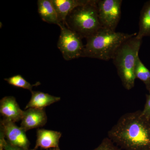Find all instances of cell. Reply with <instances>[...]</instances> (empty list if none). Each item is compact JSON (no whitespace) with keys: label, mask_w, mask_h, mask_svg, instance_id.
Here are the masks:
<instances>
[{"label":"cell","mask_w":150,"mask_h":150,"mask_svg":"<svg viewBox=\"0 0 150 150\" xmlns=\"http://www.w3.org/2000/svg\"><path fill=\"white\" fill-rule=\"evenodd\" d=\"M31 97L25 109L29 108L44 109L55 103L60 101L61 97L54 96L39 91L31 92Z\"/></svg>","instance_id":"12"},{"label":"cell","mask_w":150,"mask_h":150,"mask_svg":"<svg viewBox=\"0 0 150 150\" xmlns=\"http://www.w3.org/2000/svg\"><path fill=\"white\" fill-rule=\"evenodd\" d=\"M135 76L136 79L144 83L147 90L150 93V71L143 64L139 57L137 59L135 67Z\"/></svg>","instance_id":"15"},{"label":"cell","mask_w":150,"mask_h":150,"mask_svg":"<svg viewBox=\"0 0 150 150\" xmlns=\"http://www.w3.org/2000/svg\"><path fill=\"white\" fill-rule=\"evenodd\" d=\"M6 139L2 129L0 128V150H4V144Z\"/></svg>","instance_id":"20"},{"label":"cell","mask_w":150,"mask_h":150,"mask_svg":"<svg viewBox=\"0 0 150 150\" xmlns=\"http://www.w3.org/2000/svg\"><path fill=\"white\" fill-rule=\"evenodd\" d=\"M146 100L144 109L141 110L142 115L148 119H150V93L146 94Z\"/></svg>","instance_id":"18"},{"label":"cell","mask_w":150,"mask_h":150,"mask_svg":"<svg viewBox=\"0 0 150 150\" xmlns=\"http://www.w3.org/2000/svg\"><path fill=\"white\" fill-rule=\"evenodd\" d=\"M93 150H121L108 137L104 138L100 144Z\"/></svg>","instance_id":"17"},{"label":"cell","mask_w":150,"mask_h":150,"mask_svg":"<svg viewBox=\"0 0 150 150\" xmlns=\"http://www.w3.org/2000/svg\"><path fill=\"white\" fill-rule=\"evenodd\" d=\"M36 132L37 139L33 149L36 150L38 148L45 150L60 149L59 141L62 136L61 132L44 129H38Z\"/></svg>","instance_id":"10"},{"label":"cell","mask_w":150,"mask_h":150,"mask_svg":"<svg viewBox=\"0 0 150 150\" xmlns=\"http://www.w3.org/2000/svg\"><path fill=\"white\" fill-rule=\"evenodd\" d=\"M90 0H51L56 10L60 23L66 24L68 16L75 8L87 4Z\"/></svg>","instance_id":"11"},{"label":"cell","mask_w":150,"mask_h":150,"mask_svg":"<svg viewBox=\"0 0 150 150\" xmlns=\"http://www.w3.org/2000/svg\"><path fill=\"white\" fill-rule=\"evenodd\" d=\"M97 0H90L87 4L79 6L67 16L66 25L80 37H90L101 28L98 15Z\"/></svg>","instance_id":"4"},{"label":"cell","mask_w":150,"mask_h":150,"mask_svg":"<svg viewBox=\"0 0 150 150\" xmlns=\"http://www.w3.org/2000/svg\"><path fill=\"white\" fill-rule=\"evenodd\" d=\"M4 150H34V149H24L22 148L14 146H12L5 140L4 144Z\"/></svg>","instance_id":"19"},{"label":"cell","mask_w":150,"mask_h":150,"mask_svg":"<svg viewBox=\"0 0 150 150\" xmlns=\"http://www.w3.org/2000/svg\"><path fill=\"white\" fill-rule=\"evenodd\" d=\"M150 36V1L144 5L139 21V30L136 35L137 38L142 39L145 36Z\"/></svg>","instance_id":"14"},{"label":"cell","mask_w":150,"mask_h":150,"mask_svg":"<svg viewBox=\"0 0 150 150\" xmlns=\"http://www.w3.org/2000/svg\"><path fill=\"white\" fill-rule=\"evenodd\" d=\"M38 12L43 21L49 23L59 25L58 15L51 0L38 1Z\"/></svg>","instance_id":"13"},{"label":"cell","mask_w":150,"mask_h":150,"mask_svg":"<svg viewBox=\"0 0 150 150\" xmlns=\"http://www.w3.org/2000/svg\"><path fill=\"white\" fill-rule=\"evenodd\" d=\"M122 0H97L98 15L101 27L115 31L121 16Z\"/></svg>","instance_id":"6"},{"label":"cell","mask_w":150,"mask_h":150,"mask_svg":"<svg viewBox=\"0 0 150 150\" xmlns=\"http://www.w3.org/2000/svg\"><path fill=\"white\" fill-rule=\"evenodd\" d=\"M137 33L128 34L116 32L101 27L95 33L86 38L82 57L96 59L105 61L112 59L121 44Z\"/></svg>","instance_id":"2"},{"label":"cell","mask_w":150,"mask_h":150,"mask_svg":"<svg viewBox=\"0 0 150 150\" xmlns=\"http://www.w3.org/2000/svg\"><path fill=\"white\" fill-rule=\"evenodd\" d=\"M136 35L123 42L112 59L122 85L127 90L135 86V67L142 43V39L137 38Z\"/></svg>","instance_id":"3"},{"label":"cell","mask_w":150,"mask_h":150,"mask_svg":"<svg viewBox=\"0 0 150 150\" xmlns=\"http://www.w3.org/2000/svg\"><path fill=\"white\" fill-rule=\"evenodd\" d=\"M4 80L9 84L16 87L27 89L30 92L33 91L32 89L33 87L40 84L39 82H38L34 84H31L23 77L22 76L19 74L15 75L11 77L5 79Z\"/></svg>","instance_id":"16"},{"label":"cell","mask_w":150,"mask_h":150,"mask_svg":"<svg viewBox=\"0 0 150 150\" xmlns=\"http://www.w3.org/2000/svg\"><path fill=\"white\" fill-rule=\"evenodd\" d=\"M0 128L2 129L7 142L12 146L24 149H29V140L25 132L15 123L3 119L1 121Z\"/></svg>","instance_id":"7"},{"label":"cell","mask_w":150,"mask_h":150,"mask_svg":"<svg viewBox=\"0 0 150 150\" xmlns=\"http://www.w3.org/2000/svg\"><path fill=\"white\" fill-rule=\"evenodd\" d=\"M23 111L13 96H5L0 100V113L3 119L14 123L18 122L21 120Z\"/></svg>","instance_id":"9"},{"label":"cell","mask_w":150,"mask_h":150,"mask_svg":"<svg viewBox=\"0 0 150 150\" xmlns=\"http://www.w3.org/2000/svg\"><path fill=\"white\" fill-rule=\"evenodd\" d=\"M46 150H60V149H50Z\"/></svg>","instance_id":"21"},{"label":"cell","mask_w":150,"mask_h":150,"mask_svg":"<svg viewBox=\"0 0 150 150\" xmlns=\"http://www.w3.org/2000/svg\"><path fill=\"white\" fill-rule=\"evenodd\" d=\"M58 25L61 28V34L57 46L64 59L69 61L81 57L84 47L81 38L64 23H60Z\"/></svg>","instance_id":"5"},{"label":"cell","mask_w":150,"mask_h":150,"mask_svg":"<svg viewBox=\"0 0 150 150\" xmlns=\"http://www.w3.org/2000/svg\"><path fill=\"white\" fill-rule=\"evenodd\" d=\"M47 122L45 109L29 108L23 111L20 127L26 132L31 129L43 127Z\"/></svg>","instance_id":"8"},{"label":"cell","mask_w":150,"mask_h":150,"mask_svg":"<svg viewBox=\"0 0 150 150\" xmlns=\"http://www.w3.org/2000/svg\"><path fill=\"white\" fill-rule=\"evenodd\" d=\"M108 137L125 150H150V119L141 110L127 112L108 132Z\"/></svg>","instance_id":"1"}]
</instances>
